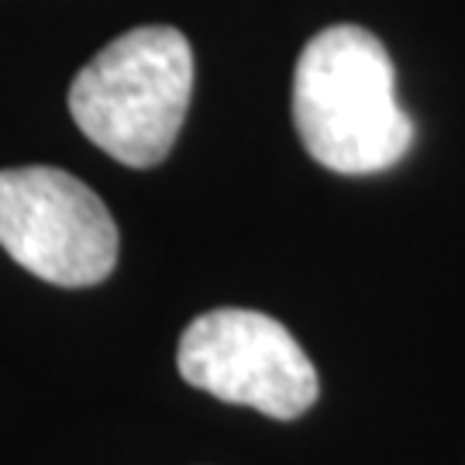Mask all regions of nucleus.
<instances>
[{
    "instance_id": "obj_1",
    "label": "nucleus",
    "mask_w": 465,
    "mask_h": 465,
    "mask_svg": "<svg viewBox=\"0 0 465 465\" xmlns=\"http://www.w3.org/2000/svg\"><path fill=\"white\" fill-rule=\"evenodd\" d=\"M293 124L311 159L341 176L382 173L414 145L393 59L359 25H331L303 45L293 73Z\"/></svg>"
},
{
    "instance_id": "obj_2",
    "label": "nucleus",
    "mask_w": 465,
    "mask_h": 465,
    "mask_svg": "<svg viewBox=\"0 0 465 465\" xmlns=\"http://www.w3.org/2000/svg\"><path fill=\"white\" fill-rule=\"evenodd\" d=\"M193 94V52L180 28L145 25L114 38L69 86V114L111 159L152 169L166 159Z\"/></svg>"
},
{
    "instance_id": "obj_3",
    "label": "nucleus",
    "mask_w": 465,
    "mask_h": 465,
    "mask_svg": "<svg viewBox=\"0 0 465 465\" xmlns=\"http://www.w3.org/2000/svg\"><path fill=\"white\" fill-rule=\"evenodd\" d=\"M0 245L38 280L80 290L117 266L121 234L107 203L55 166L0 169Z\"/></svg>"
},
{
    "instance_id": "obj_4",
    "label": "nucleus",
    "mask_w": 465,
    "mask_h": 465,
    "mask_svg": "<svg viewBox=\"0 0 465 465\" xmlns=\"http://www.w3.org/2000/svg\"><path fill=\"white\" fill-rule=\"evenodd\" d=\"M176 366L190 386L276 420L303 417L321 393L314 362L290 328L245 307H221L190 321Z\"/></svg>"
}]
</instances>
